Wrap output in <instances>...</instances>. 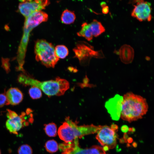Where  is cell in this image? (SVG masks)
Here are the masks:
<instances>
[{"label":"cell","instance_id":"1","mask_svg":"<svg viewBox=\"0 0 154 154\" xmlns=\"http://www.w3.org/2000/svg\"><path fill=\"white\" fill-rule=\"evenodd\" d=\"M123 98L120 117L123 120L131 122L142 118L147 112L146 100L141 96L129 92Z\"/></svg>","mask_w":154,"mask_h":154},{"label":"cell","instance_id":"2","mask_svg":"<svg viewBox=\"0 0 154 154\" xmlns=\"http://www.w3.org/2000/svg\"><path fill=\"white\" fill-rule=\"evenodd\" d=\"M17 80L23 85L38 88L48 96L62 95L69 88L68 82L65 79L57 78L55 80L40 82L31 77L25 72L19 75Z\"/></svg>","mask_w":154,"mask_h":154},{"label":"cell","instance_id":"3","mask_svg":"<svg viewBox=\"0 0 154 154\" xmlns=\"http://www.w3.org/2000/svg\"><path fill=\"white\" fill-rule=\"evenodd\" d=\"M65 122L59 127L58 133L60 138L66 143L72 142L76 138L98 132L100 125H78L70 119L69 117L65 119Z\"/></svg>","mask_w":154,"mask_h":154},{"label":"cell","instance_id":"4","mask_svg":"<svg viewBox=\"0 0 154 154\" xmlns=\"http://www.w3.org/2000/svg\"><path fill=\"white\" fill-rule=\"evenodd\" d=\"M35 52L36 60L47 67H54L59 59L55 54L53 45L44 40L37 41Z\"/></svg>","mask_w":154,"mask_h":154},{"label":"cell","instance_id":"5","mask_svg":"<svg viewBox=\"0 0 154 154\" xmlns=\"http://www.w3.org/2000/svg\"><path fill=\"white\" fill-rule=\"evenodd\" d=\"M48 18L47 14L40 11L33 13L26 18L23 35L19 47L20 50L26 51L30 32L42 23L47 21Z\"/></svg>","mask_w":154,"mask_h":154},{"label":"cell","instance_id":"6","mask_svg":"<svg viewBox=\"0 0 154 154\" xmlns=\"http://www.w3.org/2000/svg\"><path fill=\"white\" fill-rule=\"evenodd\" d=\"M115 130L108 126H100L97 132L96 139L102 145L108 150L114 148L116 145L117 136Z\"/></svg>","mask_w":154,"mask_h":154},{"label":"cell","instance_id":"7","mask_svg":"<svg viewBox=\"0 0 154 154\" xmlns=\"http://www.w3.org/2000/svg\"><path fill=\"white\" fill-rule=\"evenodd\" d=\"M105 31V29L101 22L94 19L90 23L86 22L83 23L81 30L77 33V35L90 41L93 37H97Z\"/></svg>","mask_w":154,"mask_h":154},{"label":"cell","instance_id":"8","mask_svg":"<svg viewBox=\"0 0 154 154\" xmlns=\"http://www.w3.org/2000/svg\"><path fill=\"white\" fill-rule=\"evenodd\" d=\"M73 50L75 57L82 62L92 57L101 58L104 56L102 51H96L92 46L85 42H78Z\"/></svg>","mask_w":154,"mask_h":154},{"label":"cell","instance_id":"9","mask_svg":"<svg viewBox=\"0 0 154 154\" xmlns=\"http://www.w3.org/2000/svg\"><path fill=\"white\" fill-rule=\"evenodd\" d=\"M19 5V9L26 18L33 13L44 9L50 3L47 0L22 1Z\"/></svg>","mask_w":154,"mask_h":154},{"label":"cell","instance_id":"10","mask_svg":"<svg viewBox=\"0 0 154 154\" xmlns=\"http://www.w3.org/2000/svg\"><path fill=\"white\" fill-rule=\"evenodd\" d=\"M62 154H103L105 153L103 148L94 145L90 148L83 149L79 146L78 138H76L73 142L69 143L63 150Z\"/></svg>","mask_w":154,"mask_h":154},{"label":"cell","instance_id":"11","mask_svg":"<svg viewBox=\"0 0 154 154\" xmlns=\"http://www.w3.org/2000/svg\"><path fill=\"white\" fill-rule=\"evenodd\" d=\"M136 4L134 5V8L131 15L140 21H151L152 16L151 8L149 3L143 1H136Z\"/></svg>","mask_w":154,"mask_h":154},{"label":"cell","instance_id":"12","mask_svg":"<svg viewBox=\"0 0 154 154\" xmlns=\"http://www.w3.org/2000/svg\"><path fill=\"white\" fill-rule=\"evenodd\" d=\"M123 99V96L117 94L105 103V107L113 120L117 121L120 117Z\"/></svg>","mask_w":154,"mask_h":154},{"label":"cell","instance_id":"13","mask_svg":"<svg viewBox=\"0 0 154 154\" xmlns=\"http://www.w3.org/2000/svg\"><path fill=\"white\" fill-rule=\"evenodd\" d=\"M26 114V113L23 112L19 116L8 119L6 121L5 126L10 133L17 135L18 132L21 128L29 125V123L27 120Z\"/></svg>","mask_w":154,"mask_h":154},{"label":"cell","instance_id":"14","mask_svg":"<svg viewBox=\"0 0 154 154\" xmlns=\"http://www.w3.org/2000/svg\"><path fill=\"white\" fill-rule=\"evenodd\" d=\"M118 54L121 61L126 64L131 63L134 56V51L130 45L125 44L119 49Z\"/></svg>","mask_w":154,"mask_h":154},{"label":"cell","instance_id":"15","mask_svg":"<svg viewBox=\"0 0 154 154\" xmlns=\"http://www.w3.org/2000/svg\"><path fill=\"white\" fill-rule=\"evenodd\" d=\"M6 95L10 104L13 105L19 104L23 98L22 93L17 88H11L9 89L7 92Z\"/></svg>","mask_w":154,"mask_h":154},{"label":"cell","instance_id":"16","mask_svg":"<svg viewBox=\"0 0 154 154\" xmlns=\"http://www.w3.org/2000/svg\"><path fill=\"white\" fill-rule=\"evenodd\" d=\"M76 18L74 12L66 9L62 13L61 19L62 23L66 24H69L73 23Z\"/></svg>","mask_w":154,"mask_h":154},{"label":"cell","instance_id":"17","mask_svg":"<svg viewBox=\"0 0 154 154\" xmlns=\"http://www.w3.org/2000/svg\"><path fill=\"white\" fill-rule=\"evenodd\" d=\"M55 52L56 56L58 58H64L68 54L67 48L62 45L57 46L55 48Z\"/></svg>","mask_w":154,"mask_h":154},{"label":"cell","instance_id":"18","mask_svg":"<svg viewBox=\"0 0 154 154\" xmlns=\"http://www.w3.org/2000/svg\"><path fill=\"white\" fill-rule=\"evenodd\" d=\"M44 129L46 134L49 137H54L57 135V127L54 123L46 124Z\"/></svg>","mask_w":154,"mask_h":154},{"label":"cell","instance_id":"19","mask_svg":"<svg viewBox=\"0 0 154 154\" xmlns=\"http://www.w3.org/2000/svg\"><path fill=\"white\" fill-rule=\"evenodd\" d=\"M45 147L46 150L48 152L51 153L56 152L58 148L57 143L54 140L47 141L45 144Z\"/></svg>","mask_w":154,"mask_h":154},{"label":"cell","instance_id":"20","mask_svg":"<svg viewBox=\"0 0 154 154\" xmlns=\"http://www.w3.org/2000/svg\"><path fill=\"white\" fill-rule=\"evenodd\" d=\"M29 92L30 96L33 99L40 98L42 95L41 90L38 88L34 86H32L30 88Z\"/></svg>","mask_w":154,"mask_h":154},{"label":"cell","instance_id":"21","mask_svg":"<svg viewBox=\"0 0 154 154\" xmlns=\"http://www.w3.org/2000/svg\"><path fill=\"white\" fill-rule=\"evenodd\" d=\"M18 154H32V150L31 147L27 144H23L18 149Z\"/></svg>","mask_w":154,"mask_h":154},{"label":"cell","instance_id":"22","mask_svg":"<svg viewBox=\"0 0 154 154\" xmlns=\"http://www.w3.org/2000/svg\"><path fill=\"white\" fill-rule=\"evenodd\" d=\"M2 67L6 71L9 73L10 71L9 59L8 58H2Z\"/></svg>","mask_w":154,"mask_h":154},{"label":"cell","instance_id":"23","mask_svg":"<svg viewBox=\"0 0 154 154\" xmlns=\"http://www.w3.org/2000/svg\"><path fill=\"white\" fill-rule=\"evenodd\" d=\"M10 104L5 93L0 94V107Z\"/></svg>","mask_w":154,"mask_h":154},{"label":"cell","instance_id":"24","mask_svg":"<svg viewBox=\"0 0 154 154\" xmlns=\"http://www.w3.org/2000/svg\"><path fill=\"white\" fill-rule=\"evenodd\" d=\"M7 116L8 119L13 118L18 116V114L15 112L9 109H7Z\"/></svg>","mask_w":154,"mask_h":154},{"label":"cell","instance_id":"25","mask_svg":"<svg viewBox=\"0 0 154 154\" xmlns=\"http://www.w3.org/2000/svg\"><path fill=\"white\" fill-rule=\"evenodd\" d=\"M102 11L104 14H107L109 12V7L108 6H106L102 8Z\"/></svg>","mask_w":154,"mask_h":154},{"label":"cell","instance_id":"26","mask_svg":"<svg viewBox=\"0 0 154 154\" xmlns=\"http://www.w3.org/2000/svg\"><path fill=\"white\" fill-rule=\"evenodd\" d=\"M101 6L102 7H103L106 6V4L105 2H102L100 4Z\"/></svg>","mask_w":154,"mask_h":154},{"label":"cell","instance_id":"27","mask_svg":"<svg viewBox=\"0 0 154 154\" xmlns=\"http://www.w3.org/2000/svg\"><path fill=\"white\" fill-rule=\"evenodd\" d=\"M0 154H1V151L0 149Z\"/></svg>","mask_w":154,"mask_h":154},{"label":"cell","instance_id":"28","mask_svg":"<svg viewBox=\"0 0 154 154\" xmlns=\"http://www.w3.org/2000/svg\"><path fill=\"white\" fill-rule=\"evenodd\" d=\"M106 154V153H104V154Z\"/></svg>","mask_w":154,"mask_h":154}]
</instances>
